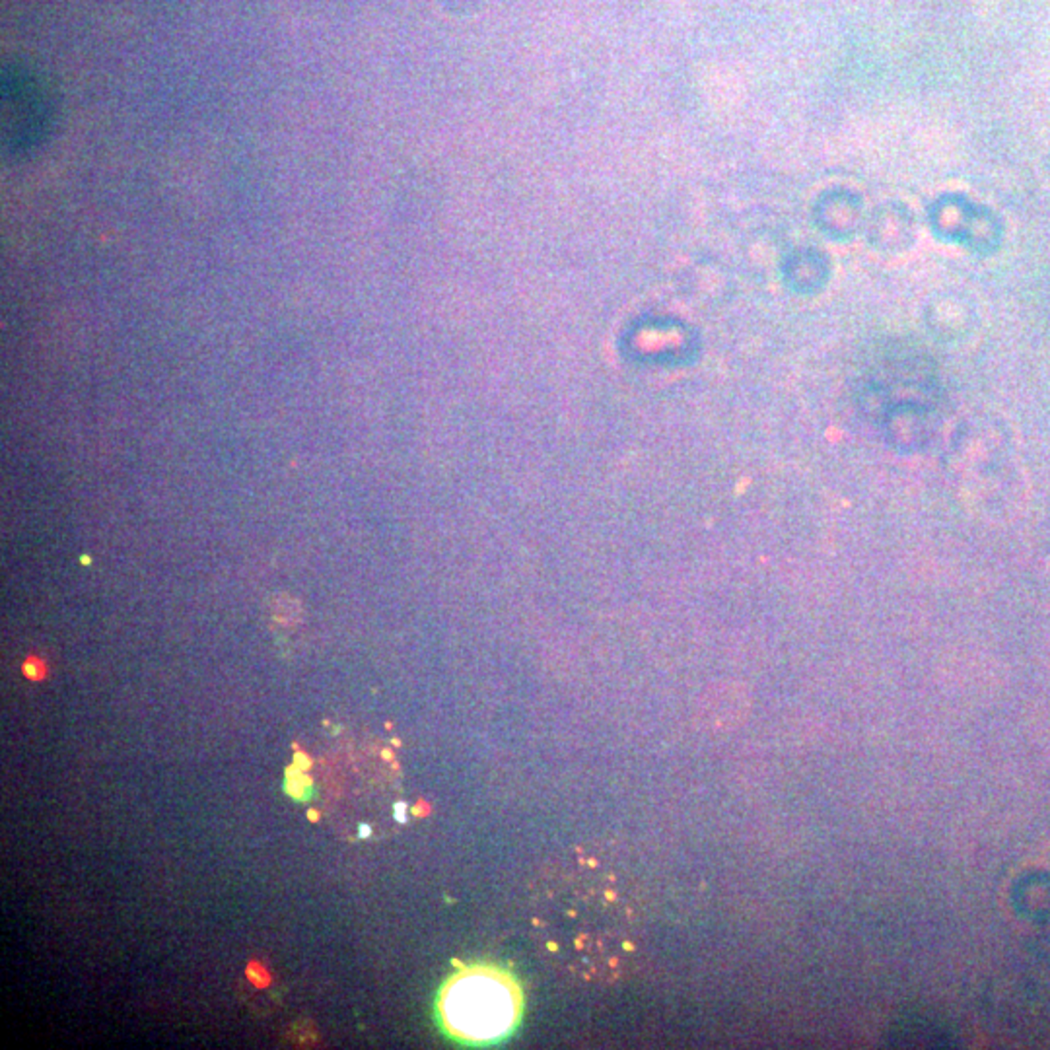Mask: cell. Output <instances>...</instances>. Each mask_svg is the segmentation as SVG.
I'll use <instances>...</instances> for the list:
<instances>
[{"instance_id": "277c9868", "label": "cell", "mask_w": 1050, "mask_h": 1050, "mask_svg": "<svg viewBox=\"0 0 1050 1050\" xmlns=\"http://www.w3.org/2000/svg\"><path fill=\"white\" fill-rule=\"evenodd\" d=\"M247 979L254 982L259 989H265V986L271 984V976L269 973L261 967L257 963H251L247 967Z\"/></svg>"}, {"instance_id": "52a82bcc", "label": "cell", "mask_w": 1050, "mask_h": 1050, "mask_svg": "<svg viewBox=\"0 0 1050 1050\" xmlns=\"http://www.w3.org/2000/svg\"><path fill=\"white\" fill-rule=\"evenodd\" d=\"M308 817H310V821H319V813L315 812V810H310L308 812Z\"/></svg>"}, {"instance_id": "3957f363", "label": "cell", "mask_w": 1050, "mask_h": 1050, "mask_svg": "<svg viewBox=\"0 0 1050 1050\" xmlns=\"http://www.w3.org/2000/svg\"><path fill=\"white\" fill-rule=\"evenodd\" d=\"M290 779L287 780V790L292 797H296V800H306L308 797V790H306V784H311L310 780H306L308 776H303L302 772H296V766H292L288 771Z\"/></svg>"}, {"instance_id": "6da1fadb", "label": "cell", "mask_w": 1050, "mask_h": 1050, "mask_svg": "<svg viewBox=\"0 0 1050 1050\" xmlns=\"http://www.w3.org/2000/svg\"><path fill=\"white\" fill-rule=\"evenodd\" d=\"M528 915L537 953L562 979L609 986L636 969L640 892L605 850L578 846L551 860L531 884Z\"/></svg>"}, {"instance_id": "7a4b0ae2", "label": "cell", "mask_w": 1050, "mask_h": 1050, "mask_svg": "<svg viewBox=\"0 0 1050 1050\" xmlns=\"http://www.w3.org/2000/svg\"><path fill=\"white\" fill-rule=\"evenodd\" d=\"M520 989L498 969H467L456 974L440 998V1012L451 1035L464 1041H492L516 1025Z\"/></svg>"}, {"instance_id": "5b68a950", "label": "cell", "mask_w": 1050, "mask_h": 1050, "mask_svg": "<svg viewBox=\"0 0 1050 1050\" xmlns=\"http://www.w3.org/2000/svg\"><path fill=\"white\" fill-rule=\"evenodd\" d=\"M41 669H44V667H41V664H39V666H37V664H36V661H34V659H29V661H28V664H26V666H24V674H26V675H28V677H29V679H34V681H37V679H41V677H44V671H41Z\"/></svg>"}, {"instance_id": "8992f818", "label": "cell", "mask_w": 1050, "mask_h": 1050, "mask_svg": "<svg viewBox=\"0 0 1050 1050\" xmlns=\"http://www.w3.org/2000/svg\"><path fill=\"white\" fill-rule=\"evenodd\" d=\"M294 761H296V764H294V766H296L298 771H303V769H308V766H310V759L303 753H300V751L296 753V757H294Z\"/></svg>"}]
</instances>
